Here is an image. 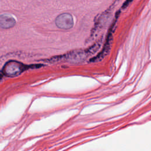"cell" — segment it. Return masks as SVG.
<instances>
[{"instance_id":"2","label":"cell","mask_w":151,"mask_h":151,"mask_svg":"<svg viewBox=\"0 0 151 151\" xmlns=\"http://www.w3.org/2000/svg\"><path fill=\"white\" fill-rule=\"evenodd\" d=\"M89 55L87 50H76L71 51L66 55L61 56V59H65L67 61L73 63H77L83 61Z\"/></svg>"},{"instance_id":"3","label":"cell","mask_w":151,"mask_h":151,"mask_svg":"<svg viewBox=\"0 0 151 151\" xmlns=\"http://www.w3.org/2000/svg\"><path fill=\"white\" fill-rule=\"evenodd\" d=\"M55 22L57 27L63 29H69L74 25L73 17L69 13H63L59 15L56 18Z\"/></svg>"},{"instance_id":"1","label":"cell","mask_w":151,"mask_h":151,"mask_svg":"<svg viewBox=\"0 0 151 151\" xmlns=\"http://www.w3.org/2000/svg\"><path fill=\"white\" fill-rule=\"evenodd\" d=\"M25 68L26 66L20 62L9 61L5 64L2 71L6 76L14 77L20 74Z\"/></svg>"},{"instance_id":"4","label":"cell","mask_w":151,"mask_h":151,"mask_svg":"<svg viewBox=\"0 0 151 151\" xmlns=\"http://www.w3.org/2000/svg\"><path fill=\"white\" fill-rule=\"evenodd\" d=\"M16 24L15 19L8 14L0 15V27L4 29H8L13 27Z\"/></svg>"}]
</instances>
